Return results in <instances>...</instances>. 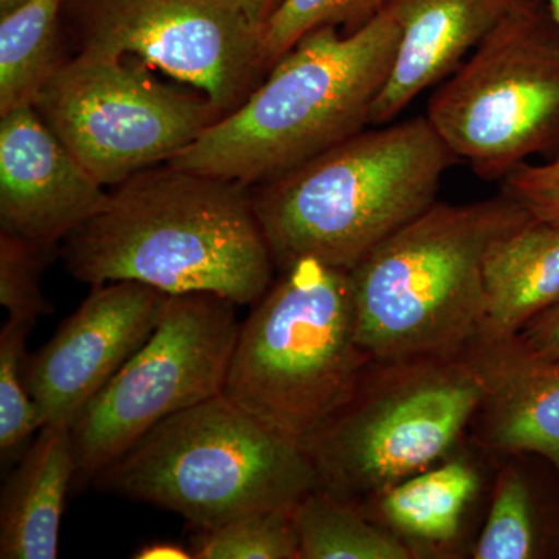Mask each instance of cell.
<instances>
[{"label": "cell", "mask_w": 559, "mask_h": 559, "mask_svg": "<svg viewBox=\"0 0 559 559\" xmlns=\"http://www.w3.org/2000/svg\"><path fill=\"white\" fill-rule=\"evenodd\" d=\"M110 189L102 212L62 242L73 278L216 294L237 307L270 289L275 263L249 187L160 164Z\"/></svg>", "instance_id": "obj_1"}, {"label": "cell", "mask_w": 559, "mask_h": 559, "mask_svg": "<svg viewBox=\"0 0 559 559\" xmlns=\"http://www.w3.org/2000/svg\"><path fill=\"white\" fill-rule=\"evenodd\" d=\"M399 43L384 9L352 33H308L237 109L168 164L249 189L299 167L370 127Z\"/></svg>", "instance_id": "obj_2"}, {"label": "cell", "mask_w": 559, "mask_h": 559, "mask_svg": "<svg viewBox=\"0 0 559 559\" xmlns=\"http://www.w3.org/2000/svg\"><path fill=\"white\" fill-rule=\"evenodd\" d=\"M455 160L423 116L366 128L253 187L275 267L316 259L352 270L436 204Z\"/></svg>", "instance_id": "obj_3"}, {"label": "cell", "mask_w": 559, "mask_h": 559, "mask_svg": "<svg viewBox=\"0 0 559 559\" xmlns=\"http://www.w3.org/2000/svg\"><path fill=\"white\" fill-rule=\"evenodd\" d=\"M533 216L507 194L428 210L349 270L358 342L371 359L465 352L484 319L488 250Z\"/></svg>", "instance_id": "obj_4"}, {"label": "cell", "mask_w": 559, "mask_h": 559, "mask_svg": "<svg viewBox=\"0 0 559 559\" xmlns=\"http://www.w3.org/2000/svg\"><path fill=\"white\" fill-rule=\"evenodd\" d=\"M92 484L198 530L249 511L293 510L318 477L304 447L221 393L154 426Z\"/></svg>", "instance_id": "obj_5"}, {"label": "cell", "mask_w": 559, "mask_h": 559, "mask_svg": "<svg viewBox=\"0 0 559 559\" xmlns=\"http://www.w3.org/2000/svg\"><path fill=\"white\" fill-rule=\"evenodd\" d=\"M484 396L473 345L457 355L371 359L305 444L318 488L364 509L457 452Z\"/></svg>", "instance_id": "obj_6"}, {"label": "cell", "mask_w": 559, "mask_h": 559, "mask_svg": "<svg viewBox=\"0 0 559 559\" xmlns=\"http://www.w3.org/2000/svg\"><path fill=\"white\" fill-rule=\"evenodd\" d=\"M370 360L358 342L349 271L300 259L240 323L223 393L305 448Z\"/></svg>", "instance_id": "obj_7"}, {"label": "cell", "mask_w": 559, "mask_h": 559, "mask_svg": "<svg viewBox=\"0 0 559 559\" xmlns=\"http://www.w3.org/2000/svg\"><path fill=\"white\" fill-rule=\"evenodd\" d=\"M426 119L480 179L559 154V31L549 5L499 25L429 98Z\"/></svg>", "instance_id": "obj_8"}, {"label": "cell", "mask_w": 559, "mask_h": 559, "mask_svg": "<svg viewBox=\"0 0 559 559\" xmlns=\"http://www.w3.org/2000/svg\"><path fill=\"white\" fill-rule=\"evenodd\" d=\"M33 108L105 187L168 164L224 116L207 95L157 80L130 57L79 51Z\"/></svg>", "instance_id": "obj_9"}, {"label": "cell", "mask_w": 559, "mask_h": 559, "mask_svg": "<svg viewBox=\"0 0 559 559\" xmlns=\"http://www.w3.org/2000/svg\"><path fill=\"white\" fill-rule=\"evenodd\" d=\"M238 331L230 300L210 293L170 294L148 341L70 429L73 488L91 484L164 419L221 395Z\"/></svg>", "instance_id": "obj_10"}, {"label": "cell", "mask_w": 559, "mask_h": 559, "mask_svg": "<svg viewBox=\"0 0 559 559\" xmlns=\"http://www.w3.org/2000/svg\"><path fill=\"white\" fill-rule=\"evenodd\" d=\"M79 51L130 57L231 112L267 75L263 28L235 0H66Z\"/></svg>", "instance_id": "obj_11"}, {"label": "cell", "mask_w": 559, "mask_h": 559, "mask_svg": "<svg viewBox=\"0 0 559 559\" xmlns=\"http://www.w3.org/2000/svg\"><path fill=\"white\" fill-rule=\"evenodd\" d=\"M170 294L130 280L92 286L46 345L25 381L44 426L72 429L92 400L159 325Z\"/></svg>", "instance_id": "obj_12"}, {"label": "cell", "mask_w": 559, "mask_h": 559, "mask_svg": "<svg viewBox=\"0 0 559 559\" xmlns=\"http://www.w3.org/2000/svg\"><path fill=\"white\" fill-rule=\"evenodd\" d=\"M33 106L0 116V230L51 252L108 202Z\"/></svg>", "instance_id": "obj_13"}, {"label": "cell", "mask_w": 559, "mask_h": 559, "mask_svg": "<svg viewBox=\"0 0 559 559\" xmlns=\"http://www.w3.org/2000/svg\"><path fill=\"white\" fill-rule=\"evenodd\" d=\"M547 0H385L400 28L395 61L370 127L390 123L421 92L447 80L502 22Z\"/></svg>", "instance_id": "obj_14"}, {"label": "cell", "mask_w": 559, "mask_h": 559, "mask_svg": "<svg viewBox=\"0 0 559 559\" xmlns=\"http://www.w3.org/2000/svg\"><path fill=\"white\" fill-rule=\"evenodd\" d=\"M485 380L473 437L485 454L538 455L559 479V360L525 348L520 337L473 342Z\"/></svg>", "instance_id": "obj_15"}, {"label": "cell", "mask_w": 559, "mask_h": 559, "mask_svg": "<svg viewBox=\"0 0 559 559\" xmlns=\"http://www.w3.org/2000/svg\"><path fill=\"white\" fill-rule=\"evenodd\" d=\"M75 474L70 429L44 426L3 481L0 558H58L62 513Z\"/></svg>", "instance_id": "obj_16"}, {"label": "cell", "mask_w": 559, "mask_h": 559, "mask_svg": "<svg viewBox=\"0 0 559 559\" xmlns=\"http://www.w3.org/2000/svg\"><path fill=\"white\" fill-rule=\"evenodd\" d=\"M479 465L460 450L401 480L364 510L399 536L417 558L448 557L481 489Z\"/></svg>", "instance_id": "obj_17"}, {"label": "cell", "mask_w": 559, "mask_h": 559, "mask_svg": "<svg viewBox=\"0 0 559 559\" xmlns=\"http://www.w3.org/2000/svg\"><path fill=\"white\" fill-rule=\"evenodd\" d=\"M477 340L514 337L559 304V223L533 218L499 238L485 259Z\"/></svg>", "instance_id": "obj_18"}, {"label": "cell", "mask_w": 559, "mask_h": 559, "mask_svg": "<svg viewBox=\"0 0 559 559\" xmlns=\"http://www.w3.org/2000/svg\"><path fill=\"white\" fill-rule=\"evenodd\" d=\"M66 0H25L0 14V116L35 105L61 68L60 21Z\"/></svg>", "instance_id": "obj_19"}, {"label": "cell", "mask_w": 559, "mask_h": 559, "mask_svg": "<svg viewBox=\"0 0 559 559\" xmlns=\"http://www.w3.org/2000/svg\"><path fill=\"white\" fill-rule=\"evenodd\" d=\"M300 559H417L366 511L316 488L293 509Z\"/></svg>", "instance_id": "obj_20"}, {"label": "cell", "mask_w": 559, "mask_h": 559, "mask_svg": "<svg viewBox=\"0 0 559 559\" xmlns=\"http://www.w3.org/2000/svg\"><path fill=\"white\" fill-rule=\"evenodd\" d=\"M540 544L538 509L527 474L516 462L503 463L496 474L487 520L474 544L473 558H538Z\"/></svg>", "instance_id": "obj_21"}, {"label": "cell", "mask_w": 559, "mask_h": 559, "mask_svg": "<svg viewBox=\"0 0 559 559\" xmlns=\"http://www.w3.org/2000/svg\"><path fill=\"white\" fill-rule=\"evenodd\" d=\"M193 559H300L293 510L249 511L210 528L193 530Z\"/></svg>", "instance_id": "obj_22"}, {"label": "cell", "mask_w": 559, "mask_h": 559, "mask_svg": "<svg viewBox=\"0 0 559 559\" xmlns=\"http://www.w3.org/2000/svg\"><path fill=\"white\" fill-rule=\"evenodd\" d=\"M36 320L9 318L0 331V460L17 462L43 429L38 406L25 381L27 341Z\"/></svg>", "instance_id": "obj_23"}, {"label": "cell", "mask_w": 559, "mask_h": 559, "mask_svg": "<svg viewBox=\"0 0 559 559\" xmlns=\"http://www.w3.org/2000/svg\"><path fill=\"white\" fill-rule=\"evenodd\" d=\"M385 0H282L263 25L267 72L308 33L322 27L358 31L373 20Z\"/></svg>", "instance_id": "obj_24"}, {"label": "cell", "mask_w": 559, "mask_h": 559, "mask_svg": "<svg viewBox=\"0 0 559 559\" xmlns=\"http://www.w3.org/2000/svg\"><path fill=\"white\" fill-rule=\"evenodd\" d=\"M49 253L24 238L0 230V305L9 318L38 320L53 311L40 286Z\"/></svg>", "instance_id": "obj_25"}, {"label": "cell", "mask_w": 559, "mask_h": 559, "mask_svg": "<svg viewBox=\"0 0 559 559\" xmlns=\"http://www.w3.org/2000/svg\"><path fill=\"white\" fill-rule=\"evenodd\" d=\"M502 191L521 202L533 218L559 223V154L544 165H522L503 179Z\"/></svg>", "instance_id": "obj_26"}, {"label": "cell", "mask_w": 559, "mask_h": 559, "mask_svg": "<svg viewBox=\"0 0 559 559\" xmlns=\"http://www.w3.org/2000/svg\"><path fill=\"white\" fill-rule=\"evenodd\" d=\"M518 337L535 355L559 360V304L533 319Z\"/></svg>", "instance_id": "obj_27"}, {"label": "cell", "mask_w": 559, "mask_h": 559, "mask_svg": "<svg viewBox=\"0 0 559 559\" xmlns=\"http://www.w3.org/2000/svg\"><path fill=\"white\" fill-rule=\"evenodd\" d=\"M134 559H191L190 547L176 540H151L132 554Z\"/></svg>", "instance_id": "obj_28"}, {"label": "cell", "mask_w": 559, "mask_h": 559, "mask_svg": "<svg viewBox=\"0 0 559 559\" xmlns=\"http://www.w3.org/2000/svg\"><path fill=\"white\" fill-rule=\"evenodd\" d=\"M235 2L248 14L253 24L263 28V25L270 20L271 14L274 13L282 0H235Z\"/></svg>", "instance_id": "obj_29"}, {"label": "cell", "mask_w": 559, "mask_h": 559, "mask_svg": "<svg viewBox=\"0 0 559 559\" xmlns=\"http://www.w3.org/2000/svg\"><path fill=\"white\" fill-rule=\"evenodd\" d=\"M24 2L25 0H0V14L16 9L17 5H21V3Z\"/></svg>", "instance_id": "obj_30"}, {"label": "cell", "mask_w": 559, "mask_h": 559, "mask_svg": "<svg viewBox=\"0 0 559 559\" xmlns=\"http://www.w3.org/2000/svg\"><path fill=\"white\" fill-rule=\"evenodd\" d=\"M547 5H549L551 16H554L559 31V0H547Z\"/></svg>", "instance_id": "obj_31"}]
</instances>
